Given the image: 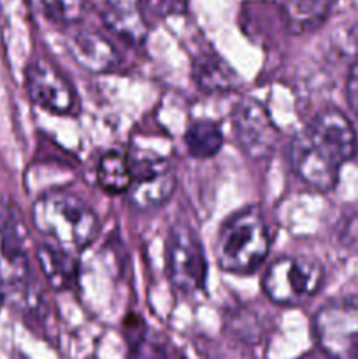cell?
Instances as JSON below:
<instances>
[{
	"label": "cell",
	"mask_w": 358,
	"mask_h": 359,
	"mask_svg": "<svg viewBox=\"0 0 358 359\" xmlns=\"http://www.w3.org/2000/svg\"><path fill=\"white\" fill-rule=\"evenodd\" d=\"M32 223L49 244L74 255L83 251L98 233V217L81 196L53 189L32 207Z\"/></svg>",
	"instance_id": "obj_1"
},
{
	"label": "cell",
	"mask_w": 358,
	"mask_h": 359,
	"mask_svg": "<svg viewBox=\"0 0 358 359\" xmlns=\"http://www.w3.org/2000/svg\"><path fill=\"white\" fill-rule=\"evenodd\" d=\"M270 237L258 207H246L232 214L218 231L214 258L228 273L246 276L258 269L269 255Z\"/></svg>",
	"instance_id": "obj_2"
},
{
	"label": "cell",
	"mask_w": 358,
	"mask_h": 359,
	"mask_svg": "<svg viewBox=\"0 0 358 359\" xmlns=\"http://www.w3.org/2000/svg\"><path fill=\"white\" fill-rule=\"evenodd\" d=\"M325 272L311 256H283L267 269L262 290L272 304L297 307L318 294Z\"/></svg>",
	"instance_id": "obj_3"
},
{
	"label": "cell",
	"mask_w": 358,
	"mask_h": 359,
	"mask_svg": "<svg viewBox=\"0 0 358 359\" xmlns=\"http://www.w3.org/2000/svg\"><path fill=\"white\" fill-rule=\"evenodd\" d=\"M30 279L25 230L9 203L0 200V293L11 300H25Z\"/></svg>",
	"instance_id": "obj_4"
},
{
	"label": "cell",
	"mask_w": 358,
	"mask_h": 359,
	"mask_svg": "<svg viewBox=\"0 0 358 359\" xmlns=\"http://www.w3.org/2000/svg\"><path fill=\"white\" fill-rule=\"evenodd\" d=\"M314 335L326 353L358 359V297L326 302L314 316Z\"/></svg>",
	"instance_id": "obj_5"
},
{
	"label": "cell",
	"mask_w": 358,
	"mask_h": 359,
	"mask_svg": "<svg viewBox=\"0 0 358 359\" xmlns=\"http://www.w3.org/2000/svg\"><path fill=\"white\" fill-rule=\"evenodd\" d=\"M167 270L172 286L186 294L204 290L207 263L195 230L186 223H175L167 237Z\"/></svg>",
	"instance_id": "obj_6"
},
{
	"label": "cell",
	"mask_w": 358,
	"mask_h": 359,
	"mask_svg": "<svg viewBox=\"0 0 358 359\" xmlns=\"http://www.w3.org/2000/svg\"><path fill=\"white\" fill-rule=\"evenodd\" d=\"M232 128L241 149L253 160H265L274 153L279 130L267 109L255 98H242L232 111Z\"/></svg>",
	"instance_id": "obj_7"
},
{
	"label": "cell",
	"mask_w": 358,
	"mask_h": 359,
	"mask_svg": "<svg viewBox=\"0 0 358 359\" xmlns=\"http://www.w3.org/2000/svg\"><path fill=\"white\" fill-rule=\"evenodd\" d=\"M25 88L35 105L53 114H72L77 109V95L72 84L49 63H30L25 70Z\"/></svg>",
	"instance_id": "obj_8"
},
{
	"label": "cell",
	"mask_w": 358,
	"mask_h": 359,
	"mask_svg": "<svg viewBox=\"0 0 358 359\" xmlns=\"http://www.w3.org/2000/svg\"><path fill=\"white\" fill-rule=\"evenodd\" d=\"M302 133L319 153L340 167L357 153V132L347 116L337 109L319 112Z\"/></svg>",
	"instance_id": "obj_9"
},
{
	"label": "cell",
	"mask_w": 358,
	"mask_h": 359,
	"mask_svg": "<svg viewBox=\"0 0 358 359\" xmlns=\"http://www.w3.org/2000/svg\"><path fill=\"white\" fill-rule=\"evenodd\" d=\"M175 189V174L165 160H147L133 167V179L125 193L137 210H154L168 202Z\"/></svg>",
	"instance_id": "obj_10"
},
{
	"label": "cell",
	"mask_w": 358,
	"mask_h": 359,
	"mask_svg": "<svg viewBox=\"0 0 358 359\" xmlns=\"http://www.w3.org/2000/svg\"><path fill=\"white\" fill-rule=\"evenodd\" d=\"M291 167L302 181L319 191H329L339 181L340 165L319 153L302 132L291 144Z\"/></svg>",
	"instance_id": "obj_11"
},
{
	"label": "cell",
	"mask_w": 358,
	"mask_h": 359,
	"mask_svg": "<svg viewBox=\"0 0 358 359\" xmlns=\"http://www.w3.org/2000/svg\"><path fill=\"white\" fill-rule=\"evenodd\" d=\"M69 51L90 72H107L118 63V55L111 42L93 30L76 32L69 41Z\"/></svg>",
	"instance_id": "obj_12"
},
{
	"label": "cell",
	"mask_w": 358,
	"mask_h": 359,
	"mask_svg": "<svg viewBox=\"0 0 358 359\" xmlns=\"http://www.w3.org/2000/svg\"><path fill=\"white\" fill-rule=\"evenodd\" d=\"M337 0H281L283 20L291 34L318 30L330 18Z\"/></svg>",
	"instance_id": "obj_13"
},
{
	"label": "cell",
	"mask_w": 358,
	"mask_h": 359,
	"mask_svg": "<svg viewBox=\"0 0 358 359\" xmlns=\"http://www.w3.org/2000/svg\"><path fill=\"white\" fill-rule=\"evenodd\" d=\"M193 79L209 93H225L237 88L239 76L232 70V67L220 56L200 55L193 62Z\"/></svg>",
	"instance_id": "obj_14"
},
{
	"label": "cell",
	"mask_w": 358,
	"mask_h": 359,
	"mask_svg": "<svg viewBox=\"0 0 358 359\" xmlns=\"http://www.w3.org/2000/svg\"><path fill=\"white\" fill-rule=\"evenodd\" d=\"M102 20L105 27L132 44H140L147 34V25L140 18L137 7L126 2H105L102 7Z\"/></svg>",
	"instance_id": "obj_15"
},
{
	"label": "cell",
	"mask_w": 358,
	"mask_h": 359,
	"mask_svg": "<svg viewBox=\"0 0 358 359\" xmlns=\"http://www.w3.org/2000/svg\"><path fill=\"white\" fill-rule=\"evenodd\" d=\"M133 179V163L126 153L118 149L105 151L97 165V182L109 195H123L128 191Z\"/></svg>",
	"instance_id": "obj_16"
},
{
	"label": "cell",
	"mask_w": 358,
	"mask_h": 359,
	"mask_svg": "<svg viewBox=\"0 0 358 359\" xmlns=\"http://www.w3.org/2000/svg\"><path fill=\"white\" fill-rule=\"evenodd\" d=\"M37 259L49 286L60 291L72 284L76 277V262L72 259V255L51 244H44L37 249Z\"/></svg>",
	"instance_id": "obj_17"
},
{
	"label": "cell",
	"mask_w": 358,
	"mask_h": 359,
	"mask_svg": "<svg viewBox=\"0 0 358 359\" xmlns=\"http://www.w3.org/2000/svg\"><path fill=\"white\" fill-rule=\"evenodd\" d=\"M223 132L220 126L207 119L192 123L185 133V146L193 158L207 160L220 153L223 147Z\"/></svg>",
	"instance_id": "obj_18"
},
{
	"label": "cell",
	"mask_w": 358,
	"mask_h": 359,
	"mask_svg": "<svg viewBox=\"0 0 358 359\" xmlns=\"http://www.w3.org/2000/svg\"><path fill=\"white\" fill-rule=\"evenodd\" d=\"M188 0H137V11L144 23L150 27H157L164 20L171 16H179L186 11Z\"/></svg>",
	"instance_id": "obj_19"
},
{
	"label": "cell",
	"mask_w": 358,
	"mask_h": 359,
	"mask_svg": "<svg viewBox=\"0 0 358 359\" xmlns=\"http://www.w3.org/2000/svg\"><path fill=\"white\" fill-rule=\"evenodd\" d=\"M49 20L62 25H74L83 18L86 0H39Z\"/></svg>",
	"instance_id": "obj_20"
},
{
	"label": "cell",
	"mask_w": 358,
	"mask_h": 359,
	"mask_svg": "<svg viewBox=\"0 0 358 359\" xmlns=\"http://www.w3.org/2000/svg\"><path fill=\"white\" fill-rule=\"evenodd\" d=\"M337 241L347 251L358 252V212L343 221L337 233Z\"/></svg>",
	"instance_id": "obj_21"
},
{
	"label": "cell",
	"mask_w": 358,
	"mask_h": 359,
	"mask_svg": "<svg viewBox=\"0 0 358 359\" xmlns=\"http://www.w3.org/2000/svg\"><path fill=\"white\" fill-rule=\"evenodd\" d=\"M346 100L353 114L358 118V58L351 65L346 81Z\"/></svg>",
	"instance_id": "obj_22"
},
{
	"label": "cell",
	"mask_w": 358,
	"mask_h": 359,
	"mask_svg": "<svg viewBox=\"0 0 358 359\" xmlns=\"http://www.w3.org/2000/svg\"><path fill=\"white\" fill-rule=\"evenodd\" d=\"M298 359H339V358H336L333 354L326 353L325 349L318 347V349H312V351H309V353L302 354Z\"/></svg>",
	"instance_id": "obj_23"
},
{
	"label": "cell",
	"mask_w": 358,
	"mask_h": 359,
	"mask_svg": "<svg viewBox=\"0 0 358 359\" xmlns=\"http://www.w3.org/2000/svg\"><path fill=\"white\" fill-rule=\"evenodd\" d=\"M350 42H351V46H353L354 51H357V56H358V23L354 25L353 28H351V32H350Z\"/></svg>",
	"instance_id": "obj_24"
},
{
	"label": "cell",
	"mask_w": 358,
	"mask_h": 359,
	"mask_svg": "<svg viewBox=\"0 0 358 359\" xmlns=\"http://www.w3.org/2000/svg\"><path fill=\"white\" fill-rule=\"evenodd\" d=\"M2 302H4V297H2V293H0V305H2Z\"/></svg>",
	"instance_id": "obj_25"
},
{
	"label": "cell",
	"mask_w": 358,
	"mask_h": 359,
	"mask_svg": "<svg viewBox=\"0 0 358 359\" xmlns=\"http://www.w3.org/2000/svg\"><path fill=\"white\" fill-rule=\"evenodd\" d=\"M147 359H151V358H147ZM153 359H160V358H153Z\"/></svg>",
	"instance_id": "obj_26"
}]
</instances>
